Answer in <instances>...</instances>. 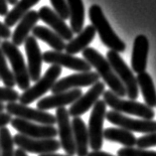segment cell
<instances>
[{
    "mask_svg": "<svg viewBox=\"0 0 156 156\" xmlns=\"http://www.w3.org/2000/svg\"><path fill=\"white\" fill-rule=\"evenodd\" d=\"M83 60L90 65V67H94L97 70L98 75L104 80L113 94H115L117 97L121 98L126 96V92H125L122 83L117 78L108 60L100 52H98L94 48L87 47L83 51Z\"/></svg>",
    "mask_w": 156,
    "mask_h": 156,
    "instance_id": "obj_1",
    "label": "cell"
},
{
    "mask_svg": "<svg viewBox=\"0 0 156 156\" xmlns=\"http://www.w3.org/2000/svg\"><path fill=\"white\" fill-rule=\"evenodd\" d=\"M89 17L92 25L96 29V32L98 33L101 42L106 47L116 53L125 51L126 45L113 31L100 6L97 4L90 6L89 10Z\"/></svg>",
    "mask_w": 156,
    "mask_h": 156,
    "instance_id": "obj_2",
    "label": "cell"
},
{
    "mask_svg": "<svg viewBox=\"0 0 156 156\" xmlns=\"http://www.w3.org/2000/svg\"><path fill=\"white\" fill-rule=\"evenodd\" d=\"M0 48L11 64L15 83L19 89L25 92L30 87V77L23 55L18 47H16L14 44H12V42L8 40L1 42Z\"/></svg>",
    "mask_w": 156,
    "mask_h": 156,
    "instance_id": "obj_3",
    "label": "cell"
},
{
    "mask_svg": "<svg viewBox=\"0 0 156 156\" xmlns=\"http://www.w3.org/2000/svg\"><path fill=\"white\" fill-rule=\"evenodd\" d=\"M104 101L106 105L112 108L115 112L119 113H126V115H136L141 117L142 119L151 120L154 117V110L148 108L146 105L141 104L136 101H127L117 97L112 90H105L102 94Z\"/></svg>",
    "mask_w": 156,
    "mask_h": 156,
    "instance_id": "obj_4",
    "label": "cell"
},
{
    "mask_svg": "<svg viewBox=\"0 0 156 156\" xmlns=\"http://www.w3.org/2000/svg\"><path fill=\"white\" fill-rule=\"evenodd\" d=\"M106 60L115 71L117 78L122 83L128 98H130V101H135L138 98V85L129 67L125 64L119 53L115 51L109 50L106 53Z\"/></svg>",
    "mask_w": 156,
    "mask_h": 156,
    "instance_id": "obj_5",
    "label": "cell"
},
{
    "mask_svg": "<svg viewBox=\"0 0 156 156\" xmlns=\"http://www.w3.org/2000/svg\"><path fill=\"white\" fill-rule=\"evenodd\" d=\"M62 74V67L52 65L46 71V73L42 78H40L33 87H30L28 90L19 97L21 105H28L35 101L42 96H44L47 92L52 90L53 86L58 81V78Z\"/></svg>",
    "mask_w": 156,
    "mask_h": 156,
    "instance_id": "obj_6",
    "label": "cell"
},
{
    "mask_svg": "<svg viewBox=\"0 0 156 156\" xmlns=\"http://www.w3.org/2000/svg\"><path fill=\"white\" fill-rule=\"evenodd\" d=\"M106 115V105L102 100H98L93 106L89 119V139L93 151L101 149L104 143V122Z\"/></svg>",
    "mask_w": 156,
    "mask_h": 156,
    "instance_id": "obj_7",
    "label": "cell"
},
{
    "mask_svg": "<svg viewBox=\"0 0 156 156\" xmlns=\"http://www.w3.org/2000/svg\"><path fill=\"white\" fill-rule=\"evenodd\" d=\"M5 110L11 116L15 115L18 119L27 121H33L43 125H54L56 123V117L52 113L17 102H8L5 105Z\"/></svg>",
    "mask_w": 156,
    "mask_h": 156,
    "instance_id": "obj_8",
    "label": "cell"
},
{
    "mask_svg": "<svg viewBox=\"0 0 156 156\" xmlns=\"http://www.w3.org/2000/svg\"><path fill=\"white\" fill-rule=\"evenodd\" d=\"M105 119L110 123L116 125L120 128H123L128 131H134L140 133H151L156 132V121L146 119H134L126 115L119 113L115 110L106 112Z\"/></svg>",
    "mask_w": 156,
    "mask_h": 156,
    "instance_id": "obj_9",
    "label": "cell"
},
{
    "mask_svg": "<svg viewBox=\"0 0 156 156\" xmlns=\"http://www.w3.org/2000/svg\"><path fill=\"white\" fill-rule=\"evenodd\" d=\"M13 141L15 145L25 152L34 154H47V153H54L60 149V142L59 140L55 138L49 139H36L30 138L22 134H16L13 137Z\"/></svg>",
    "mask_w": 156,
    "mask_h": 156,
    "instance_id": "obj_10",
    "label": "cell"
},
{
    "mask_svg": "<svg viewBox=\"0 0 156 156\" xmlns=\"http://www.w3.org/2000/svg\"><path fill=\"white\" fill-rule=\"evenodd\" d=\"M56 123L58 124V135L60 145L69 156L76 155L73 128L70 121V115L66 108H60L56 110Z\"/></svg>",
    "mask_w": 156,
    "mask_h": 156,
    "instance_id": "obj_11",
    "label": "cell"
},
{
    "mask_svg": "<svg viewBox=\"0 0 156 156\" xmlns=\"http://www.w3.org/2000/svg\"><path fill=\"white\" fill-rule=\"evenodd\" d=\"M11 125L19 132V134L36 139L55 138L58 135V130L54 125H43L27 121L18 117L11 120Z\"/></svg>",
    "mask_w": 156,
    "mask_h": 156,
    "instance_id": "obj_12",
    "label": "cell"
},
{
    "mask_svg": "<svg viewBox=\"0 0 156 156\" xmlns=\"http://www.w3.org/2000/svg\"><path fill=\"white\" fill-rule=\"evenodd\" d=\"M98 82H100V76L97 72L90 71L87 73L73 74L57 81L53 86L51 92L53 94H59L79 87L93 86Z\"/></svg>",
    "mask_w": 156,
    "mask_h": 156,
    "instance_id": "obj_13",
    "label": "cell"
},
{
    "mask_svg": "<svg viewBox=\"0 0 156 156\" xmlns=\"http://www.w3.org/2000/svg\"><path fill=\"white\" fill-rule=\"evenodd\" d=\"M43 61L47 64L56 65V66L59 67H65L67 69L77 71L80 72V73H87V72L92 71V67L87 61L63 52H45L43 54Z\"/></svg>",
    "mask_w": 156,
    "mask_h": 156,
    "instance_id": "obj_14",
    "label": "cell"
},
{
    "mask_svg": "<svg viewBox=\"0 0 156 156\" xmlns=\"http://www.w3.org/2000/svg\"><path fill=\"white\" fill-rule=\"evenodd\" d=\"M105 83L98 82L94 85L92 86V87L87 90L85 94H82L69 108V115L78 117L80 115L86 113L92 106L94 105V104L98 101V98L105 93Z\"/></svg>",
    "mask_w": 156,
    "mask_h": 156,
    "instance_id": "obj_15",
    "label": "cell"
},
{
    "mask_svg": "<svg viewBox=\"0 0 156 156\" xmlns=\"http://www.w3.org/2000/svg\"><path fill=\"white\" fill-rule=\"evenodd\" d=\"M25 51L28 59V73L30 81L37 82L41 78L42 63H43V54L41 53L39 44L35 37L28 36L24 42Z\"/></svg>",
    "mask_w": 156,
    "mask_h": 156,
    "instance_id": "obj_16",
    "label": "cell"
},
{
    "mask_svg": "<svg viewBox=\"0 0 156 156\" xmlns=\"http://www.w3.org/2000/svg\"><path fill=\"white\" fill-rule=\"evenodd\" d=\"M38 15H39V19H41L44 23L50 26L53 29V31L56 34H58L64 41H71L73 39L74 33L72 32L71 28L50 7H41L40 10L38 11Z\"/></svg>",
    "mask_w": 156,
    "mask_h": 156,
    "instance_id": "obj_17",
    "label": "cell"
},
{
    "mask_svg": "<svg viewBox=\"0 0 156 156\" xmlns=\"http://www.w3.org/2000/svg\"><path fill=\"white\" fill-rule=\"evenodd\" d=\"M83 94L80 89H74L67 92L53 94L52 96L46 97L38 101L37 108L40 110H48L52 108H64L68 105H73L74 102Z\"/></svg>",
    "mask_w": 156,
    "mask_h": 156,
    "instance_id": "obj_18",
    "label": "cell"
},
{
    "mask_svg": "<svg viewBox=\"0 0 156 156\" xmlns=\"http://www.w3.org/2000/svg\"><path fill=\"white\" fill-rule=\"evenodd\" d=\"M149 51V42L145 35H138L134 39L131 55V67L133 72L140 74L145 72L147 56Z\"/></svg>",
    "mask_w": 156,
    "mask_h": 156,
    "instance_id": "obj_19",
    "label": "cell"
},
{
    "mask_svg": "<svg viewBox=\"0 0 156 156\" xmlns=\"http://www.w3.org/2000/svg\"><path fill=\"white\" fill-rule=\"evenodd\" d=\"M38 20H39V15L37 11L30 10L26 13L19 20L17 27L12 34V44L16 47L24 44L25 40L28 38L29 33L32 32L33 28L36 26Z\"/></svg>",
    "mask_w": 156,
    "mask_h": 156,
    "instance_id": "obj_20",
    "label": "cell"
},
{
    "mask_svg": "<svg viewBox=\"0 0 156 156\" xmlns=\"http://www.w3.org/2000/svg\"><path fill=\"white\" fill-rule=\"evenodd\" d=\"M74 141L76 146V154L78 156H87L89 153V132L83 120L80 116L74 117L72 121Z\"/></svg>",
    "mask_w": 156,
    "mask_h": 156,
    "instance_id": "obj_21",
    "label": "cell"
},
{
    "mask_svg": "<svg viewBox=\"0 0 156 156\" xmlns=\"http://www.w3.org/2000/svg\"><path fill=\"white\" fill-rule=\"evenodd\" d=\"M96 29L94 28L93 25H87L85 29H83L81 33H79V35L73 38L69 43L66 44V48L65 50L67 51V54L75 55L78 53L85 50L86 48L92 43L96 36Z\"/></svg>",
    "mask_w": 156,
    "mask_h": 156,
    "instance_id": "obj_22",
    "label": "cell"
},
{
    "mask_svg": "<svg viewBox=\"0 0 156 156\" xmlns=\"http://www.w3.org/2000/svg\"><path fill=\"white\" fill-rule=\"evenodd\" d=\"M32 36L47 43L54 51L62 52L66 48V43L58 34L44 26H35L32 30Z\"/></svg>",
    "mask_w": 156,
    "mask_h": 156,
    "instance_id": "obj_23",
    "label": "cell"
},
{
    "mask_svg": "<svg viewBox=\"0 0 156 156\" xmlns=\"http://www.w3.org/2000/svg\"><path fill=\"white\" fill-rule=\"evenodd\" d=\"M70 12L71 30L74 34L83 31L85 23V6L83 0H66Z\"/></svg>",
    "mask_w": 156,
    "mask_h": 156,
    "instance_id": "obj_24",
    "label": "cell"
},
{
    "mask_svg": "<svg viewBox=\"0 0 156 156\" xmlns=\"http://www.w3.org/2000/svg\"><path fill=\"white\" fill-rule=\"evenodd\" d=\"M136 81H137L138 87L141 90L145 105L150 108L156 106V90L151 76L146 72H143V73L137 75Z\"/></svg>",
    "mask_w": 156,
    "mask_h": 156,
    "instance_id": "obj_25",
    "label": "cell"
},
{
    "mask_svg": "<svg viewBox=\"0 0 156 156\" xmlns=\"http://www.w3.org/2000/svg\"><path fill=\"white\" fill-rule=\"evenodd\" d=\"M104 138L108 141L120 143L124 147H133L136 144V137L134 134L120 127L106 128L104 130Z\"/></svg>",
    "mask_w": 156,
    "mask_h": 156,
    "instance_id": "obj_26",
    "label": "cell"
},
{
    "mask_svg": "<svg viewBox=\"0 0 156 156\" xmlns=\"http://www.w3.org/2000/svg\"><path fill=\"white\" fill-rule=\"evenodd\" d=\"M40 0H20L14 5L12 10L9 11L8 14L5 16L4 24L8 28L12 27L15 24L19 22V20L24 16V15L29 12L30 9L34 5H36Z\"/></svg>",
    "mask_w": 156,
    "mask_h": 156,
    "instance_id": "obj_27",
    "label": "cell"
},
{
    "mask_svg": "<svg viewBox=\"0 0 156 156\" xmlns=\"http://www.w3.org/2000/svg\"><path fill=\"white\" fill-rule=\"evenodd\" d=\"M0 156H14V141L6 126L0 128Z\"/></svg>",
    "mask_w": 156,
    "mask_h": 156,
    "instance_id": "obj_28",
    "label": "cell"
},
{
    "mask_svg": "<svg viewBox=\"0 0 156 156\" xmlns=\"http://www.w3.org/2000/svg\"><path fill=\"white\" fill-rule=\"evenodd\" d=\"M0 80L4 83V87H9V89H13L16 85L13 73L8 68L6 57L3 54L1 48H0Z\"/></svg>",
    "mask_w": 156,
    "mask_h": 156,
    "instance_id": "obj_29",
    "label": "cell"
},
{
    "mask_svg": "<svg viewBox=\"0 0 156 156\" xmlns=\"http://www.w3.org/2000/svg\"><path fill=\"white\" fill-rule=\"evenodd\" d=\"M119 156H156V151L139 149L134 147H122L117 151Z\"/></svg>",
    "mask_w": 156,
    "mask_h": 156,
    "instance_id": "obj_30",
    "label": "cell"
},
{
    "mask_svg": "<svg viewBox=\"0 0 156 156\" xmlns=\"http://www.w3.org/2000/svg\"><path fill=\"white\" fill-rule=\"evenodd\" d=\"M135 145L139 149H147L149 147L156 146V132L146 133L141 137L136 138Z\"/></svg>",
    "mask_w": 156,
    "mask_h": 156,
    "instance_id": "obj_31",
    "label": "cell"
},
{
    "mask_svg": "<svg viewBox=\"0 0 156 156\" xmlns=\"http://www.w3.org/2000/svg\"><path fill=\"white\" fill-rule=\"evenodd\" d=\"M50 2L54 7V11L63 20L70 18V12L66 0H50Z\"/></svg>",
    "mask_w": 156,
    "mask_h": 156,
    "instance_id": "obj_32",
    "label": "cell"
},
{
    "mask_svg": "<svg viewBox=\"0 0 156 156\" xmlns=\"http://www.w3.org/2000/svg\"><path fill=\"white\" fill-rule=\"evenodd\" d=\"M20 94L14 89L6 87H0V102H16L19 100Z\"/></svg>",
    "mask_w": 156,
    "mask_h": 156,
    "instance_id": "obj_33",
    "label": "cell"
},
{
    "mask_svg": "<svg viewBox=\"0 0 156 156\" xmlns=\"http://www.w3.org/2000/svg\"><path fill=\"white\" fill-rule=\"evenodd\" d=\"M12 36V33H11V30L10 28H8L7 26L0 22V39H4L7 40Z\"/></svg>",
    "mask_w": 156,
    "mask_h": 156,
    "instance_id": "obj_34",
    "label": "cell"
},
{
    "mask_svg": "<svg viewBox=\"0 0 156 156\" xmlns=\"http://www.w3.org/2000/svg\"><path fill=\"white\" fill-rule=\"evenodd\" d=\"M12 117L7 112H0V128L5 127L7 124L11 122Z\"/></svg>",
    "mask_w": 156,
    "mask_h": 156,
    "instance_id": "obj_35",
    "label": "cell"
},
{
    "mask_svg": "<svg viewBox=\"0 0 156 156\" xmlns=\"http://www.w3.org/2000/svg\"><path fill=\"white\" fill-rule=\"evenodd\" d=\"M8 5H7V0H0V16H6L8 14Z\"/></svg>",
    "mask_w": 156,
    "mask_h": 156,
    "instance_id": "obj_36",
    "label": "cell"
},
{
    "mask_svg": "<svg viewBox=\"0 0 156 156\" xmlns=\"http://www.w3.org/2000/svg\"><path fill=\"white\" fill-rule=\"evenodd\" d=\"M87 156H115V155H112L110 153H108V152H105V151H93V152H90L87 153Z\"/></svg>",
    "mask_w": 156,
    "mask_h": 156,
    "instance_id": "obj_37",
    "label": "cell"
},
{
    "mask_svg": "<svg viewBox=\"0 0 156 156\" xmlns=\"http://www.w3.org/2000/svg\"><path fill=\"white\" fill-rule=\"evenodd\" d=\"M14 156H28L27 152H25L24 150H22L21 148L14 150Z\"/></svg>",
    "mask_w": 156,
    "mask_h": 156,
    "instance_id": "obj_38",
    "label": "cell"
},
{
    "mask_svg": "<svg viewBox=\"0 0 156 156\" xmlns=\"http://www.w3.org/2000/svg\"><path fill=\"white\" fill-rule=\"evenodd\" d=\"M39 156H69V155H63V154H57V153H47V154H41Z\"/></svg>",
    "mask_w": 156,
    "mask_h": 156,
    "instance_id": "obj_39",
    "label": "cell"
},
{
    "mask_svg": "<svg viewBox=\"0 0 156 156\" xmlns=\"http://www.w3.org/2000/svg\"><path fill=\"white\" fill-rule=\"evenodd\" d=\"M18 2V0H7V3H9L11 5H15Z\"/></svg>",
    "mask_w": 156,
    "mask_h": 156,
    "instance_id": "obj_40",
    "label": "cell"
},
{
    "mask_svg": "<svg viewBox=\"0 0 156 156\" xmlns=\"http://www.w3.org/2000/svg\"><path fill=\"white\" fill-rule=\"evenodd\" d=\"M5 109V105L3 102H0V112H3V110Z\"/></svg>",
    "mask_w": 156,
    "mask_h": 156,
    "instance_id": "obj_41",
    "label": "cell"
},
{
    "mask_svg": "<svg viewBox=\"0 0 156 156\" xmlns=\"http://www.w3.org/2000/svg\"><path fill=\"white\" fill-rule=\"evenodd\" d=\"M0 44H1V41H0Z\"/></svg>",
    "mask_w": 156,
    "mask_h": 156,
    "instance_id": "obj_42",
    "label": "cell"
}]
</instances>
